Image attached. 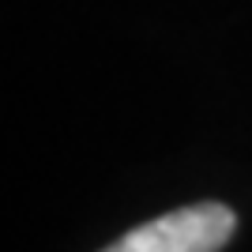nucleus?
<instances>
[{"label": "nucleus", "mask_w": 252, "mask_h": 252, "mask_svg": "<svg viewBox=\"0 0 252 252\" xmlns=\"http://www.w3.org/2000/svg\"><path fill=\"white\" fill-rule=\"evenodd\" d=\"M237 230V215L226 203H192L128 230L102 252H219Z\"/></svg>", "instance_id": "obj_1"}]
</instances>
